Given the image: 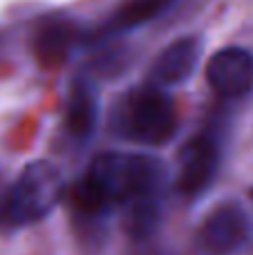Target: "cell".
<instances>
[{"instance_id": "cell-7", "label": "cell", "mask_w": 253, "mask_h": 255, "mask_svg": "<svg viewBox=\"0 0 253 255\" xmlns=\"http://www.w3.org/2000/svg\"><path fill=\"white\" fill-rule=\"evenodd\" d=\"M200 40L195 36L177 38L155 58L150 67V83L159 88L184 83L195 72V65L200 61Z\"/></svg>"}, {"instance_id": "cell-9", "label": "cell", "mask_w": 253, "mask_h": 255, "mask_svg": "<svg viewBox=\"0 0 253 255\" xmlns=\"http://www.w3.org/2000/svg\"><path fill=\"white\" fill-rule=\"evenodd\" d=\"M81 29L72 20L65 18H52V20L43 22L34 34V54L43 65L54 67L61 65L67 56L72 54V49L81 43Z\"/></svg>"}, {"instance_id": "cell-3", "label": "cell", "mask_w": 253, "mask_h": 255, "mask_svg": "<svg viewBox=\"0 0 253 255\" xmlns=\"http://www.w3.org/2000/svg\"><path fill=\"white\" fill-rule=\"evenodd\" d=\"M61 170L52 161H31L11 184L2 202V217L11 226H31L47 217L63 195Z\"/></svg>"}, {"instance_id": "cell-8", "label": "cell", "mask_w": 253, "mask_h": 255, "mask_svg": "<svg viewBox=\"0 0 253 255\" xmlns=\"http://www.w3.org/2000/svg\"><path fill=\"white\" fill-rule=\"evenodd\" d=\"M99 119V92L88 76L72 81L65 103V130L74 141H88L94 134Z\"/></svg>"}, {"instance_id": "cell-6", "label": "cell", "mask_w": 253, "mask_h": 255, "mask_svg": "<svg viewBox=\"0 0 253 255\" xmlns=\"http://www.w3.org/2000/svg\"><path fill=\"white\" fill-rule=\"evenodd\" d=\"M211 90L224 99H242L253 90V54L242 47H224L206 65Z\"/></svg>"}, {"instance_id": "cell-1", "label": "cell", "mask_w": 253, "mask_h": 255, "mask_svg": "<svg viewBox=\"0 0 253 255\" xmlns=\"http://www.w3.org/2000/svg\"><path fill=\"white\" fill-rule=\"evenodd\" d=\"M166 166L150 154H99L72 188L76 222L97 226L115 208L148 193H164Z\"/></svg>"}, {"instance_id": "cell-2", "label": "cell", "mask_w": 253, "mask_h": 255, "mask_svg": "<svg viewBox=\"0 0 253 255\" xmlns=\"http://www.w3.org/2000/svg\"><path fill=\"white\" fill-rule=\"evenodd\" d=\"M112 128L119 136L139 145H164L177 132V110L164 88L148 83L121 99Z\"/></svg>"}, {"instance_id": "cell-11", "label": "cell", "mask_w": 253, "mask_h": 255, "mask_svg": "<svg viewBox=\"0 0 253 255\" xmlns=\"http://www.w3.org/2000/svg\"><path fill=\"white\" fill-rule=\"evenodd\" d=\"M249 195H251V199H253V188H251V193H249Z\"/></svg>"}, {"instance_id": "cell-4", "label": "cell", "mask_w": 253, "mask_h": 255, "mask_svg": "<svg viewBox=\"0 0 253 255\" xmlns=\"http://www.w3.org/2000/svg\"><path fill=\"white\" fill-rule=\"evenodd\" d=\"M253 238V222L238 202H224L206 215L200 229V247L209 255H236Z\"/></svg>"}, {"instance_id": "cell-5", "label": "cell", "mask_w": 253, "mask_h": 255, "mask_svg": "<svg viewBox=\"0 0 253 255\" xmlns=\"http://www.w3.org/2000/svg\"><path fill=\"white\" fill-rule=\"evenodd\" d=\"M220 168V145L211 134H195L179 152L177 188L184 197L197 199L211 188Z\"/></svg>"}, {"instance_id": "cell-10", "label": "cell", "mask_w": 253, "mask_h": 255, "mask_svg": "<svg viewBox=\"0 0 253 255\" xmlns=\"http://www.w3.org/2000/svg\"><path fill=\"white\" fill-rule=\"evenodd\" d=\"M177 0H124L106 22L99 27L97 38H112V36L132 31L141 25H148L161 13H166Z\"/></svg>"}]
</instances>
